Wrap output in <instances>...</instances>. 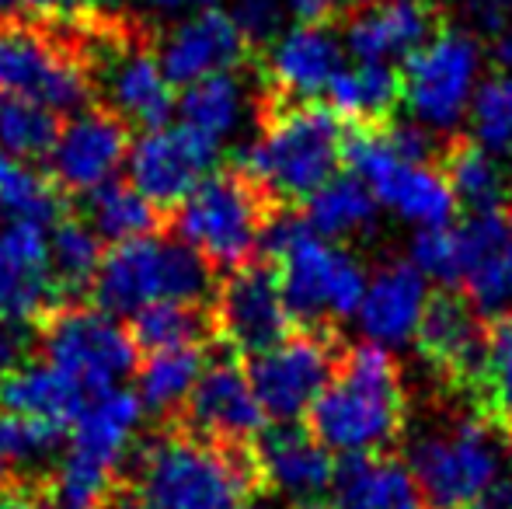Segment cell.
Wrapping results in <instances>:
<instances>
[{"instance_id":"cell-25","label":"cell","mask_w":512,"mask_h":509,"mask_svg":"<svg viewBox=\"0 0 512 509\" xmlns=\"http://www.w3.org/2000/svg\"><path fill=\"white\" fill-rule=\"evenodd\" d=\"M88 398V387H81L49 360H28L25 367H18L0 384V412L46 422V426H56L63 433L77 422Z\"/></svg>"},{"instance_id":"cell-30","label":"cell","mask_w":512,"mask_h":509,"mask_svg":"<svg viewBox=\"0 0 512 509\" xmlns=\"http://www.w3.org/2000/svg\"><path fill=\"white\" fill-rule=\"evenodd\" d=\"M324 98L331 112L349 119V126H384L394 123V112L405 102V81L391 63H359L342 70Z\"/></svg>"},{"instance_id":"cell-24","label":"cell","mask_w":512,"mask_h":509,"mask_svg":"<svg viewBox=\"0 0 512 509\" xmlns=\"http://www.w3.org/2000/svg\"><path fill=\"white\" fill-rule=\"evenodd\" d=\"M331 509H429L415 475L387 454H345L335 464Z\"/></svg>"},{"instance_id":"cell-33","label":"cell","mask_w":512,"mask_h":509,"mask_svg":"<svg viewBox=\"0 0 512 509\" xmlns=\"http://www.w3.org/2000/svg\"><path fill=\"white\" fill-rule=\"evenodd\" d=\"M300 213L314 227V234H324V238H359L377 224L373 192L359 175H335L331 182H324Z\"/></svg>"},{"instance_id":"cell-52","label":"cell","mask_w":512,"mask_h":509,"mask_svg":"<svg viewBox=\"0 0 512 509\" xmlns=\"http://www.w3.org/2000/svg\"><path fill=\"white\" fill-rule=\"evenodd\" d=\"M304 509H331V503H321V506H304Z\"/></svg>"},{"instance_id":"cell-48","label":"cell","mask_w":512,"mask_h":509,"mask_svg":"<svg viewBox=\"0 0 512 509\" xmlns=\"http://www.w3.org/2000/svg\"><path fill=\"white\" fill-rule=\"evenodd\" d=\"M147 4L157 7V11H185V7H206L213 0H147Z\"/></svg>"},{"instance_id":"cell-13","label":"cell","mask_w":512,"mask_h":509,"mask_svg":"<svg viewBox=\"0 0 512 509\" xmlns=\"http://www.w3.org/2000/svg\"><path fill=\"white\" fill-rule=\"evenodd\" d=\"M415 346L439 381L467 394L471 405L478 401L488 370V321H481V311L467 300V293L443 286L425 300Z\"/></svg>"},{"instance_id":"cell-21","label":"cell","mask_w":512,"mask_h":509,"mask_svg":"<svg viewBox=\"0 0 512 509\" xmlns=\"http://www.w3.org/2000/svg\"><path fill=\"white\" fill-rule=\"evenodd\" d=\"M258 461H262L265 485L293 499V509L321 506L331 496L335 482V457L307 426L297 422H276L265 426V433L255 440Z\"/></svg>"},{"instance_id":"cell-46","label":"cell","mask_w":512,"mask_h":509,"mask_svg":"<svg viewBox=\"0 0 512 509\" xmlns=\"http://www.w3.org/2000/svg\"><path fill=\"white\" fill-rule=\"evenodd\" d=\"M492 60H495V67L506 70V74L512 77V32H506V35H499V39H495Z\"/></svg>"},{"instance_id":"cell-7","label":"cell","mask_w":512,"mask_h":509,"mask_svg":"<svg viewBox=\"0 0 512 509\" xmlns=\"http://www.w3.org/2000/svg\"><path fill=\"white\" fill-rule=\"evenodd\" d=\"M216 272L175 234L168 238H136L108 245L98 279L91 286V304L108 314H129L157 300H213Z\"/></svg>"},{"instance_id":"cell-41","label":"cell","mask_w":512,"mask_h":509,"mask_svg":"<svg viewBox=\"0 0 512 509\" xmlns=\"http://www.w3.org/2000/svg\"><path fill=\"white\" fill-rule=\"evenodd\" d=\"M230 18L255 49V56H262L283 32V0H234Z\"/></svg>"},{"instance_id":"cell-29","label":"cell","mask_w":512,"mask_h":509,"mask_svg":"<svg viewBox=\"0 0 512 509\" xmlns=\"http://www.w3.org/2000/svg\"><path fill=\"white\" fill-rule=\"evenodd\" d=\"M129 335L140 349V360L154 353H168V349L213 346V300H157V304H147L133 314Z\"/></svg>"},{"instance_id":"cell-16","label":"cell","mask_w":512,"mask_h":509,"mask_svg":"<svg viewBox=\"0 0 512 509\" xmlns=\"http://www.w3.org/2000/svg\"><path fill=\"white\" fill-rule=\"evenodd\" d=\"M220 161V143L192 126L147 129L129 150V178L161 210H175L199 189Z\"/></svg>"},{"instance_id":"cell-23","label":"cell","mask_w":512,"mask_h":509,"mask_svg":"<svg viewBox=\"0 0 512 509\" xmlns=\"http://www.w3.org/2000/svg\"><path fill=\"white\" fill-rule=\"evenodd\" d=\"M425 272L415 262H387L366 286L359 321L377 346H401L415 339L425 311Z\"/></svg>"},{"instance_id":"cell-37","label":"cell","mask_w":512,"mask_h":509,"mask_svg":"<svg viewBox=\"0 0 512 509\" xmlns=\"http://www.w3.org/2000/svg\"><path fill=\"white\" fill-rule=\"evenodd\" d=\"M244 105V84L241 70H223V74H209L199 81L185 84L178 95V112H182L185 126L199 129V133L220 140L223 133L237 126Z\"/></svg>"},{"instance_id":"cell-4","label":"cell","mask_w":512,"mask_h":509,"mask_svg":"<svg viewBox=\"0 0 512 509\" xmlns=\"http://www.w3.org/2000/svg\"><path fill=\"white\" fill-rule=\"evenodd\" d=\"M283 210L286 203L265 178L227 161V168L213 171L171 210L168 234L185 241L216 276H223L258 255L265 231Z\"/></svg>"},{"instance_id":"cell-36","label":"cell","mask_w":512,"mask_h":509,"mask_svg":"<svg viewBox=\"0 0 512 509\" xmlns=\"http://www.w3.org/2000/svg\"><path fill=\"white\" fill-rule=\"evenodd\" d=\"M63 133V116L32 98L0 95V150L25 164H46Z\"/></svg>"},{"instance_id":"cell-51","label":"cell","mask_w":512,"mask_h":509,"mask_svg":"<svg viewBox=\"0 0 512 509\" xmlns=\"http://www.w3.org/2000/svg\"><path fill=\"white\" fill-rule=\"evenodd\" d=\"M506 509H512V482H509V496H506Z\"/></svg>"},{"instance_id":"cell-6","label":"cell","mask_w":512,"mask_h":509,"mask_svg":"<svg viewBox=\"0 0 512 509\" xmlns=\"http://www.w3.org/2000/svg\"><path fill=\"white\" fill-rule=\"evenodd\" d=\"M0 95L32 98L60 116L95 105L91 77L60 11H14L0 18Z\"/></svg>"},{"instance_id":"cell-20","label":"cell","mask_w":512,"mask_h":509,"mask_svg":"<svg viewBox=\"0 0 512 509\" xmlns=\"http://www.w3.org/2000/svg\"><path fill=\"white\" fill-rule=\"evenodd\" d=\"M258 56L227 11H206L178 21L161 35V67L171 84H192L223 70H255Z\"/></svg>"},{"instance_id":"cell-26","label":"cell","mask_w":512,"mask_h":509,"mask_svg":"<svg viewBox=\"0 0 512 509\" xmlns=\"http://www.w3.org/2000/svg\"><path fill=\"white\" fill-rule=\"evenodd\" d=\"M140 415L143 401L136 391H122V387L95 391L84 412L77 415V422L70 426V447L122 468L129 450H133V433L140 426Z\"/></svg>"},{"instance_id":"cell-42","label":"cell","mask_w":512,"mask_h":509,"mask_svg":"<svg viewBox=\"0 0 512 509\" xmlns=\"http://www.w3.org/2000/svg\"><path fill=\"white\" fill-rule=\"evenodd\" d=\"M28 321H7L0 318V384L32 360L35 328H25Z\"/></svg>"},{"instance_id":"cell-45","label":"cell","mask_w":512,"mask_h":509,"mask_svg":"<svg viewBox=\"0 0 512 509\" xmlns=\"http://www.w3.org/2000/svg\"><path fill=\"white\" fill-rule=\"evenodd\" d=\"M359 4H363V0H290L297 18L310 21V25H335V21H342L349 11H356Z\"/></svg>"},{"instance_id":"cell-1","label":"cell","mask_w":512,"mask_h":509,"mask_svg":"<svg viewBox=\"0 0 512 509\" xmlns=\"http://www.w3.org/2000/svg\"><path fill=\"white\" fill-rule=\"evenodd\" d=\"M122 464L150 509H241L269 492L255 443H220L164 419Z\"/></svg>"},{"instance_id":"cell-3","label":"cell","mask_w":512,"mask_h":509,"mask_svg":"<svg viewBox=\"0 0 512 509\" xmlns=\"http://www.w3.org/2000/svg\"><path fill=\"white\" fill-rule=\"evenodd\" d=\"M258 140L241 147L230 161L255 171L272 185L286 206H304L342 164L345 126L328 105L293 102L262 91L255 102Z\"/></svg>"},{"instance_id":"cell-11","label":"cell","mask_w":512,"mask_h":509,"mask_svg":"<svg viewBox=\"0 0 512 509\" xmlns=\"http://www.w3.org/2000/svg\"><path fill=\"white\" fill-rule=\"evenodd\" d=\"M349 342L335 325H300L279 346L248 356V381L276 422H300L331 384Z\"/></svg>"},{"instance_id":"cell-34","label":"cell","mask_w":512,"mask_h":509,"mask_svg":"<svg viewBox=\"0 0 512 509\" xmlns=\"http://www.w3.org/2000/svg\"><path fill=\"white\" fill-rule=\"evenodd\" d=\"M70 210H74L70 196L49 171H39L0 150V213L7 220H35L42 227H53Z\"/></svg>"},{"instance_id":"cell-18","label":"cell","mask_w":512,"mask_h":509,"mask_svg":"<svg viewBox=\"0 0 512 509\" xmlns=\"http://www.w3.org/2000/svg\"><path fill=\"white\" fill-rule=\"evenodd\" d=\"M342 70V42L335 39L331 25H310V21H300L297 28L279 35L255 63L262 91L293 102H314Z\"/></svg>"},{"instance_id":"cell-17","label":"cell","mask_w":512,"mask_h":509,"mask_svg":"<svg viewBox=\"0 0 512 509\" xmlns=\"http://www.w3.org/2000/svg\"><path fill=\"white\" fill-rule=\"evenodd\" d=\"M129 129L115 112L108 109H91L74 112V116L63 123L60 143H56L53 157H49V175L56 178L67 196L74 192H91L98 185H105L108 178H115L119 164L129 157L133 140H129Z\"/></svg>"},{"instance_id":"cell-5","label":"cell","mask_w":512,"mask_h":509,"mask_svg":"<svg viewBox=\"0 0 512 509\" xmlns=\"http://www.w3.org/2000/svg\"><path fill=\"white\" fill-rule=\"evenodd\" d=\"M258 252L279 265L297 325H335V318H349L363 304L366 279L359 262L345 248L324 245L293 206L272 220Z\"/></svg>"},{"instance_id":"cell-15","label":"cell","mask_w":512,"mask_h":509,"mask_svg":"<svg viewBox=\"0 0 512 509\" xmlns=\"http://www.w3.org/2000/svg\"><path fill=\"white\" fill-rule=\"evenodd\" d=\"M474 74H478V42L446 25L401 67L411 116L436 129H450L471 98Z\"/></svg>"},{"instance_id":"cell-47","label":"cell","mask_w":512,"mask_h":509,"mask_svg":"<svg viewBox=\"0 0 512 509\" xmlns=\"http://www.w3.org/2000/svg\"><path fill=\"white\" fill-rule=\"evenodd\" d=\"M67 7H108V0H39L35 11H67Z\"/></svg>"},{"instance_id":"cell-19","label":"cell","mask_w":512,"mask_h":509,"mask_svg":"<svg viewBox=\"0 0 512 509\" xmlns=\"http://www.w3.org/2000/svg\"><path fill=\"white\" fill-rule=\"evenodd\" d=\"M345 46L359 63L408 60L446 28V14L436 0H363L342 18Z\"/></svg>"},{"instance_id":"cell-50","label":"cell","mask_w":512,"mask_h":509,"mask_svg":"<svg viewBox=\"0 0 512 509\" xmlns=\"http://www.w3.org/2000/svg\"><path fill=\"white\" fill-rule=\"evenodd\" d=\"M241 509H272V506H265V503H248V506H241Z\"/></svg>"},{"instance_id":"cell-10","label":"cell","mask_w":512,"mask_h":509,"mask_svg":"<svg viewBox=\"0 0 512 509\" xmlns=\"http://www.w3.org/2000/svg\"><path fill=\"white\" fill-rule=\"evenodd\" d=\"M342 164L359 175L370 192L398 217L422 227H446L457 213V196L443 171L432 164H415L398 154L391 129L384 126H349L342 140Z\"/></svg>"},{"instance_id":"cell-22","label":"cell","mask_w":512,"mask_h":509,"mask_svg":"<svg viewBox=\"0 0 512 509\" xmlns=\"http://www.w3.org/2000/svg\"><path fill=\"white\" fill-rule=\"evenodd\" d=\"M460 286L481 314H499L512 300V206L474 213L460 224Z\"/></svg>"},{"instance_id":"cell-43","label":"cell","mask_w":512,"mask_h":509,"mask_svg":"<svg viewBox=\"0 0 512 509\" xmlns=\"http://www.w3.org/2000/svg\"><path fill=\"white\" fill-rule=\"evenodd\" d=\"M0 509H56L46 478H0Z\"/></svg>"},{"instance_id":"cell-2","label":"cell","mask_w":512,"mask_h":509,"mask_svg":"<svg viewBox=\"0 0 512 509\" xmlns=\"http://www.w3.org/2000/svg\"><path fill=\"white\" fill-rule=\"evenodd\" d=\"M401 367L384 346H349L331 384L307 412V429L335 454H384L405 436Z\"/></svg>"},{"instance_id":"cell-14","label":"cell","mask_w":512,"mask_h":509,"mask_svg":"<svg viewBox=\"0 0 512 509\" xmlns=\"http://www.w3.org/2000/svg\"><path fill=\"white\" fill-rule=\"evenodd\" d=\"M171 419L220 443H255L269 426V415L248 381L244 356H237L223 342L209 349V360L196 387Z\"/></svg>"},{"instance_id":"cell-40","label":"cell","mask_w":512,"mask_h":509,"mask_svg":"<svg viewBox=\"0 0 512 509\" xmlns=\"http://www.w3.org/2000/svg\"><path fill=\"white\" fill-rule=\"evenodd\" d=\"M411 262L425 272V276L439 279L446 286L460 283V269H464V248H460V227H425L411 245Z\"/></svg>"},{"instance_id":"cell-38","label":"cell","mask_w":512,"mask_h":509,"mask_svg":"<svg viewBox=\"0 0 512 509\" xmlns=\"http://www.w3.org/2000/svg\"><path fill=\"white\" fill-rule=\"evenodd\" d=\"M474 415L492 422L512 443V314H495L488 321V370Z\"/></svg>"},{"instance_id":"cell-39","label":"cell","mask_w":512,"mask_h":509,"mask_svg":"<svg viewBox=\"0 0 512 509\" xmlns=\"http://www.w3.org/2000/svg\"><path fill=\"white\" fill-rule=\"evenodd\" d=\"M471 126L481 147L512 154V77H495L474 98Z\"/></svg>"},{"instance_id":"cell-44","label":"cell","mask_w":512,"mask_h":509,"mask_svg":"<svg viewBox=\"0 0 512 509\" xmlns=\"http://www.w3.org/2000/svg\"><path fill=\"white\" fill-rule=\"evenodd\" d=\"M453 4L478 32L488 35H502V28L512 21V0H453Z\"/></svg>"},{"instance_id":"cell-35","label":"cell","mask_w":512,"mask_h":509,"mask_svg":"<svg viewBox=\"0 0 512 509\" xmlns=\"http://www.w3.org/2000/svg\"><path fill=\"white\" fill-rule=\"evenodd\" d=\"M122 468L70 447L49 471V496L56 509H105L122 489Z\"/></svg>"},{"instance_id":"cell-27","label":"cell","mask_w":512,"mask_h":509,"mask_svg":"<svg viewBox=\"0 0 512 509\" xmlns=\"http://www.w3.org/2000/svg\"><path fill=\"white\" fill-rule=\"evenodd\" d=\"M77 213L95 227L98 238L112 241V245L168 234L171 227L168 210H161L154 199L143 196L133 182H119V178H108L105 185L84 192V203L77 206Z\"/></svg>"},{"instance_id":"cell-49","label":"cell","mask_w":512,"mask_h":509,"mask_svg":"<svg viewBox=\"0 0 512 509\" xmlns=\"http://www.w3.org/2000/svg\"><path fill=\"white\" fill-rule=\"evenodd\" d=\"M35 7H39V0H0V18L14 11H35Z\"/></svg>"},{"instance_id":"cell-28","label":"cell","mask_w":512,"mask_h":509,"mask_svg":"<svg viewBox=\"0 0 512 509\" xmlns=\"http://www.w3.org/2000/svg\"><path fill=\"white\" fill-rule=\"evenodd\" d=\"M436 168L443 171V178L450 182L453 196L460 206H467V213H492L512 196L509 171L506 164H499L488 147L467 140V136H450L443 143L436 157Z\"/></svg>"},{"instance_id":"cell-12","label":"cell","mask_w":512,"mask_h":509,"mask_svg":"<svg viewBox=\"0 0 512 509\" xmlns=\"http://www.w3.org/2000/svg\"><path fill=\"white\" fill-rule=\"evenodd\" d=\"M213 318L216 342L244 360L279 346L300 328L286 304L279 265L262 252L216 279Z\"/></svg>"},{"instance_id":"cell-32","label":"cell","mask_w":512,"mask_h":509,"mask_svg":"<svg viewBox=\"0 0 512 509\" xmlns=\"http://www.w3.org/2000/svg\"><path fill=\"white\" fill-rule=\"evenodd\" d=\"M213 346H185L143 356L140 367H136V394H140L143 408L154 412L161 422L178 415V408L185 405L189 391L196 387L199 374H203Z\"/></svg>"},{"instance_id":"cell-9","label":"cell","mask_w":512,"mask_h":509,"mask_svg":"<svg viewBox=\"0 0 512 509\" xmlns=\"http://www.w3.org/2000/svg\"><path fill=\"white\" fill-rule=\"evenodd\" d=\"M411 475L429 509H471L499 485L502 433L481 415L446 433H429L408 450Z\"/></svg>"},{"instance_id":"cell-31","label":"cell","mask_w":512,"mask_h":509,"mask_svg":"<svg viewBox=\"0 0 512 509\" xmlns=\"http://www.w3.org/2000/svg\"><path fill=\"white\" fill-rule=\"evenodd\" d=\"M105 258V241L95 234V227L81 217L77 210L63 213L53 224V238H49V279L60 297L67 300H88L91 286L98 279Z\"/></svg>"},{"instance_id":"cell-8","label":"cell","mask_w":512,"mask_h":509,"mask_svg":"<svg viewBox=\"0 0 512 509\" xmlns=\"http://www.w3.org/2000/svg\"><path fill=\"white\" fill-rule=\"evenodd\" d=\"M35 342L53 367L70 374L91 394L115 387L140 367V349L129 328H122L115 314L102 311L91 300H67L49 307L35 321Z\"/></svg>"}]
</instances>
